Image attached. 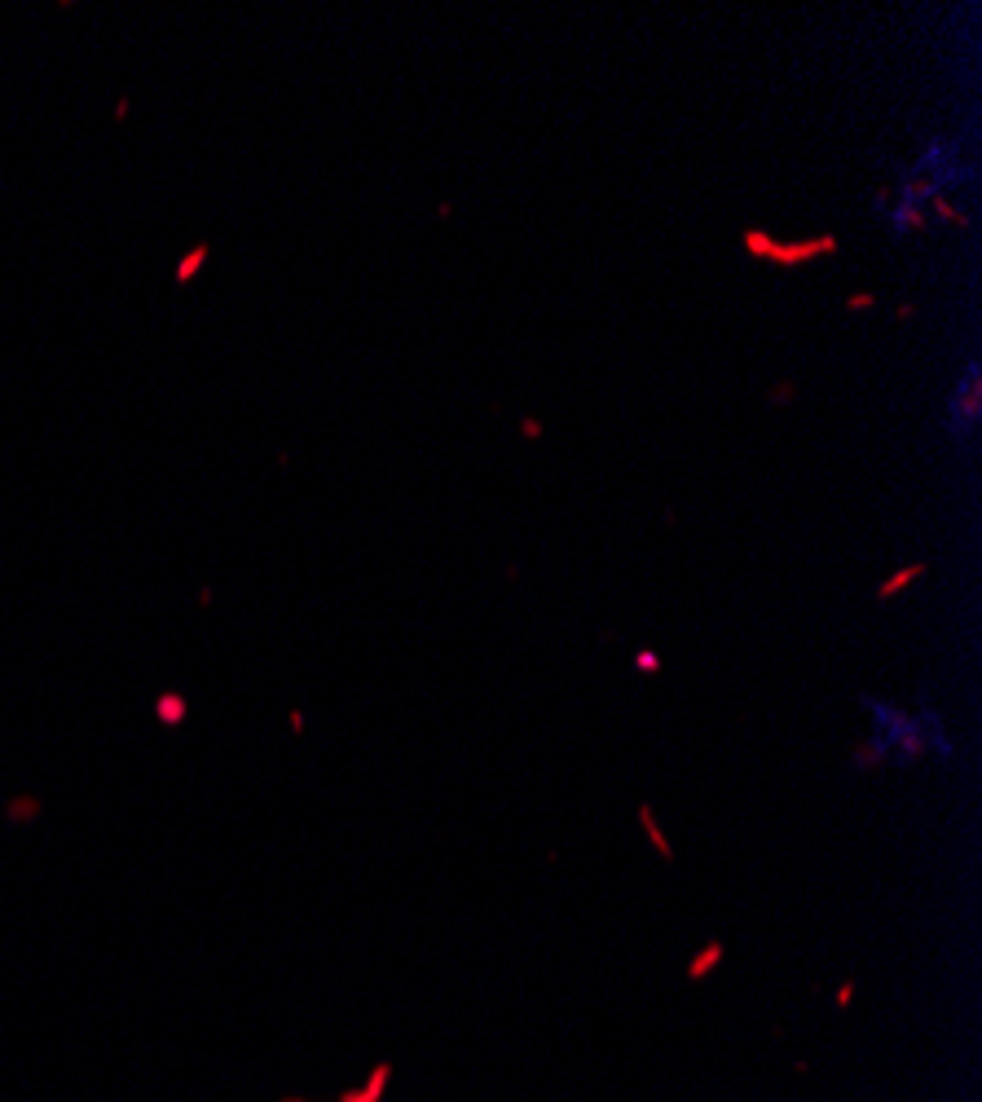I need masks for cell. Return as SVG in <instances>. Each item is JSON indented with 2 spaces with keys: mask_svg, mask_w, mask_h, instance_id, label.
Masks as SVG:
<instances>
[{
  "mask_svg": "<svg viewBox=\"0 0 982 1102\" xmlns=\"http://www.w3.org/2000/svg\"><path fill=\"white\" fill-rule=\"evenodd\" d=\"M833 252H837V239L820 234V239H806V243H771L762 261H771V265H806V261H820V256H833Z\"/></svg>",
  "mask_w": 982,
  "mask_h": 1102,
  "instance_id": "cell-1",
  "label": "cell"
},
{
  "mask_svg": "<svg viewBox=\"0 0 982 1102\" xmlns=\"http://www.w3.org/2000/svg\"><path fill=\"white\" fill-rule=\"evenodd\" d=\"M952 419H957V428L965 432L974 419H979V367L965 370V379H961V392L952 397Z\"/></svg>",
  "mask_w": 982,
  "mask_h": 1102,
  "instance_id": "cell-2",
  "label": "cell"
},
{
  "mask_svg": "<svg viewBox=\"0 0 982 1102\" xmlns=\"http://www.w3.org/2000/svg\"><path fill=\"white\" fill-rule=\"evenodd\" d=\"M771 243H775V239H771V234H767V230H762V225H753V230H745V252H749V256H753V261H762V256H767V248H771Z\"/></svg>",
  "mask_w": 982,
  "mask_h": 1102,
  "instance_id": "cell-3",
  "label": "cell"
},
{
  "mask_svg": "<svg viewBox=\"0 0 982 1102\" xmlns=\"http://www.w3.org/2000/svg\"><path fill=\"white\" fill-rule=\"evenodd\" d=\"M203 261H208V243H199V248H194V252L177 265V283H190V279L199 274V265H203Z\"/></svg>",
  "mask_w": 982,
  "mask_h": 1102,
  "instance_id": "cell-4",
  "label": "cell"
},
{
  "mask_svg": "<svg viewBox=\"0 0 982 1102\" xmlns=\"http://www.w3.org/2000/svg\"><path fill=\"white\" fill-rule=\"evenodd\" d=\"M895 221H899V230H908V234L926 230V212H917V208H899V212H895Z\"/></svg>",
  "mask_w": 982,
  "mask_h": 1102,
  "instance_id": "cell-5",
  "label": "cell"
},
{
  "mask_svg": "<svg viewBox=\"0 0 982 1102\" xmlns=\"http://www.w3.org/2000/svg\"><path fill=\"white\" fill-rule=\"evenodd\" d=\"M921 574H926V565H912V569H904L899 578H890V583L881 587V596H895L899 587H908V583H912V578H921Z\"/></svg>",
  "mask_w": 982,
  "mask_h": 1102,
  "instance_id": "cell-6",
  "label": "cell"
},
{
  "mask_svg": "<svg viewBox=\"0 0 982 1102\" xmlns=\"http://www.w3.org/2000/svg\"><path fill=\"white\" fill-rule=\"evenodd\" d=\"M935 212H939V217H948V221H957V225H965V217H961L952 203H943V199H935Z\"/></svg>",
  "mask_w": 982,
  "mask_h": 1102,
  "instance_id": "cell-7",
  "label": "cell"
},
{
  "mask_svg": "<svg viewBox=\"0 0 982 1102\" xmlns=\"http://www.w3.org/2000/svg\"><path fill=\"white\" fill-rule=\"evenodd\" d=\"M520 428H525V437H534V441L542 437V423H538V419H520Z\"/></svg>",
  "mask_w": 982,
  "mask_h": 1102,
  "instance_id": "cell-8",
  "label": "cell"
}]
</instances>
